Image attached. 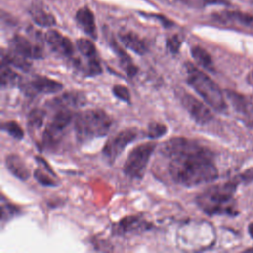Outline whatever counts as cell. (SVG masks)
Here are the masks:
<instances>
[{"instance_id":"1","label":"cell","mask_w":253,"mask_h":253,"mask_svg":"<svg viewBox=\"0 0 253 253\" xmlns=\"http://www.w3.org/2000/svg\"><path fill=\"white\" fill-rule=\"evenodd\" d=\"M160 153L170 159L169 175L181 186L196 187L212 182L218 177L212 152L197 141L173 137L161 145Z\"/></svg>"},{"instance_id":"2","label":"cell","mask_w":253,"mask_h":253,"mask_svg":"<svg viewBox=\"0 0 253 253\" xmlns=\"http://www.w3.org/2000/svg\"><path fill=\"white\" fill-rule=\"evenodd\" d=\"M239 181L234 180L211 186L196 198L198 207L209 215L235 214L234 194Z\"/></svg>"},{"instance_id":"3","label":"cell","mask_w":253,"mask_h":253,"mask_svg":"<svg viewBox=\"0 0 253 253\" xmlns=\"http://www.w3.org/2000/svg\"><path fill=\"white\" fill-rule=\"evenodd\" d=\"M185 67L187 83L211 109L216 112H224L227 109V105L218 85L191 62H186Z\"/></svg>"},{"instance_id":"4","label":"cell","mask_w":253,"mask_h":253,"mask_svg":"<svg viewBox=\"0 0 253 253\" xmlns=\"http://www.w3.org/2000/svg\"><path fill=\"white\" fill-rule=\"evenodd\" d=\"M112 125L109 115L103 110H87L75 116L74 130L79 142H87L108 134Z\"/></svg>"},{"instance_id":"5","label":"cell","mask_w":253,"mask_h":253,"mask_svg":"<svg viewBox=\"0 0 253 253\" xmlns=\"http://www.w3.org/2000/svg\"><path fill=\"white\" fill-rule=\"evenodd\" d=\"M156 143L146 142L135 146L127 155L124 163L123 171L126 176L140 180L143 178L150 156L156 148Z\"/></svg>"},{"instance_id":"6","label":"cell","mask_w":253,"mask_h":253,"mask_svg":"<svg viewBox=\"0 0 253 253\" xmlns=\"http://www.w3.org/2000/svg\"><path fill=\"white\" fill-rule=\"evenodd\" d=\"M73 118L70 109L56 108V112L46 124L42 136V145L45 148L54 147L61 140L64 130Z\"/></svg>"},{"instance_id":"7","label":"cell","mask_w":253,"mask_h":253,"mask_svg":"<svg viewBox=\"0 0 253 253\" xmlns=\"http://www.w3.org/2000/svg\"><path fill=\"white\" fill-rule=\"evenodd\" d=\"M137 134L138 132L136 128H126L120 131L106 142L102 152L110 164L115 162V160L122 154L125 148L137 137Z\"/></svg>"},{"instance_id":"8","label":"cell","mask_w":253,"mask_h":253,"mask_svg":"<svg viewBox=\"0 0 253 253\" xmlns=\"http://www.w3.org/2000/svg\"><path fill=\"white\" fill-rule=\"evenodd\" d=\"M181 104L197 124H208L213 118L211 110L191 94L184 93L181 96Z\"/></svg>"},{"instance_id":"9","label":"cell","mask_w":253,"mask_h":253,"mask_svg":"<svg viewBox=\"0 0 253 253\" xmlns=\"http://www.w3.org/2000/svg\"><path fill=\"white\" fill-rule=\"evenodd\" d=\"M76 45L79 52L87 59V64L82 72L86 76H96L102 73V66L100 64L97 50L94 43L87 39H79L76 41Z\"/></svg>"},{"instance_id":"10","label":"cell","mask_w":253,"mask_h":253,"mask_svg":"<svg viewBox=\"0 0 253 253\" xmlns=\"http://www.w3.org/2000/svg\"><path fill=\"white\" fill-rule=\"evenodd\" d=\"M63 85L45 76L35 75L24 84V90L27 94H54L61 91Z\"/></svg>"},{"instance_id":"11","label":"cell","mask_w":253,"mask_h":253,"mask_svg":"<svg viewBox=\"0 0 253 253\" xmlns=\"http://www.w3.org/2000/svg\"><path fill=\"white\" fill-rule=\"evenodd\" d=\"M11 50L26 57L40 59L43 56L42 46L39 42H33L21 35H15L10 41Z\"/></svg>"},{"instance_id":"12","label":"cell","mask_w":253,"mask_h":253,"mask_svg":"<svg viewBox=\"0 0 253 253\" xmlns=\"http://www.w3.org/2000/svg\"><path fill=\"white\" fill-rule=\"evenodd\" d=\"M45 41L54 52L61 56L72 58L74 54V47L68 38L62 36L55 30H49L45 34Z\"/></svg>"},{"instance_id":"13","label":"cell","mask_w":253,"mask_h":253,"mask_svg":"<svg viewBox=\"0 0 253 253\" xmlns=\"http://www.w3.org/2000/svg\"><path fill=\"white\" fill-rule=\"evenodd\" d=\"M151 227V224L142 219L140 216H126L121 219L116 227L114 228L115 233L117 234H127V233H135L142 230H147Z\"/></svg>"},{"instance_id":"14","label":"cell","mask_w":253,"mask_h":253,"mask_svg":"<svg viewBox=\"0 0 253 253\" xmlns=\"http://www.w3.org/2000/svg\"><path fill=\"white\" fill-rule=\"evenodd\" d=\"M76 22L80 29L93 40L97 39V28L95 24V17L88 7H82L76 12Z\"/></svg>"},{"instance_id":"15","label":"cell","mask_w":253,"mask_h":253,"mask_svg":"<svg viewBox=\"0 0 253 253\" xmlns=\"http://www.w3.org/2000/svg\"><path fill=\"white\" fill-rule=\"evenodd\" d=\"M86 98L83 94L79 92H66L62 94L61 96L51 100L49 102V106L52 108H67V109H72V108H79L85 105Z\"/></svg>"},{"instance_id":"16","label":"cell","mask_w":253,"mask_h":253,"mask_svg":"<svg viewBox=\"0 0 253 253\" xmlns=\"http://www.w3.org/2000/svg\"><path fill=\"white\" fill-rule=\"evenodd\" d=\"M5 164L9 172L21 181H26L30 178V171L23 161V159L17 154H9L6 156Z\"/></svg>"},{"instance_id":"17","label":"cell","mask_w":253,"mask_h":253,"mask_svg":"<svg viewBox=\"0 0 253 253\" xmlns=\"http://www.w3.org/2000/svg\"><path fill=\"white\" fill-rule=\"evenodd\" d=\"M119 38H120V41L122 42V43L126 47L129 48L130 50L134 51L135 53H137L139 55H143L148 51V47H147V44L145 43V42L132 32L126 31V32L120 33Z\"/></svg>"},{"instance_id":"18","label":"cell","mask_w":253,"mask_h":253,"mask_svg":"<svg viewBox=\"0 0 253 253\" xmlns=\"http://www.w3.org/2000/svg\"><path fill=\"white\" fill-rule=\"evenodd\" d=\"M225 94L238 113L245 116L248 120L253 121V105L248 99L231 90H226Z\"/></svg>"},{"instance_id":"19","label":"cell","mask_w":253,"mask_h":253,"mask_svg":"<svg viewBox=\"0 0 253 253\" xmlns=\"http://www.w3.org/2000/svg\"><path fill=\"white\" fill-rule=\"evenodd\" d=\"M111 47L113 48V50L115 51V53L119 57L120 65L124 69V71L129 77H133L137 73L138 68L134 65V63L132 62L131 58L128 56V54L126 53V51L115 41L111 42Z\"/></svg>"},{"instance_id":"20","label":"cell","mask_w":253,"mask_h":253,"mask_svg":"<svg viewBox=\"0 0 253 253\" xmlns=\"http://www.w3.org/2000/svg\"><path fill=\"white\" fill-rule=\"evenodd\" d=\"M1 62L6 63L10 66H14L23 71H29L31 68V63L27 60V58L14 52L13 50L5 51L4 49H2Z\"/></svg>"},{"instance_id":"21","label":"cell","mask_w":253,"mask_h":253,"mask_svg":"<svg viewBox=\"0 0 253 253\" xmlns=\"http://www.w3.org/2000/svg\"><path fill=\"white\" fill-rule=\"evenodd\" d=\"M29 12L33 21L39 26L51 27L55 25L54 17L50 13L46 12L41 5H33Z\"/></svg>"},{"instance_id":"22","label":"cell","mask_w":253,"mask_h":253,"mask_svg":"<svg viewBox=\"0 0 253 253\" xmlns=\"http://www.w3.org/2000/svg\"><path fill=\"white\" fill-rule=\"evenodd\" d=\"M191 53H192V56L195 59V61L200 66H202L204 69H206L208 71H211V72L214 71V65H213L211 56L205 48H203L199 45H195L191 48Z\"/></svg>"},{"instance_id":"23","label":"cell","mask_w":253,"mask_h":253,"mask_svg":"<svg viewBox=\"0 0 253 253\" xmlns=\"http://www.w3.org/2000/svg\"><path fill=\"white\" fill-rule=\"evenodd\" d=\"M220 17L226 21L235 22L253 29V15L251 14L239 11H225L220 15Z\"/></svg>"},{"instance_id":"24","label":"cell","mask_w":253,"mask_h":253,"mask_svg":"<svg viewBox=\"0 0 253 253\" xmlns=\"http://www.w3.org/2000/svg\"><path fill=\"white\" fill-rule=\"evenodd\" d=\"M20 76L12 70L10 65L1 62L0 67V80H1V87H12L16 84L20 83Z\"/></svg>"},{"instance_id":"25","label":"cell","mask_w":253,"mask_h":253,"mask_svg":"<svg viewBox=\"0 0 253 253\" xmlns=\"http://www.w3.org/2000/svg\"><path fill=\"white\" fill-rule=\"evenodd\" d=\"M43 163H44L45 171L38 168L34 172V177L42 186H45V187H55L56 183H55L54 179L51 178V176L54 177L55 174L53 173V171L50 169V167L48 166V164H46V162L44 160H43Z\"/></svg>"},{"instance_id":"26","label":"cell","mask_w":253,"mask_h":253,"mask_svg":"<svg viewBox=\"0 0 253 253\" xmlns=\"http://www.w3.org/2000/svg\"><path fill=\"white\" fill-rule=\"evenodd\" d=\"M46 113L43 110L41 109H34L30 112L29 116H28V126L29 128L32 130L34 129H39L44 121Z\"/></svg>"},{"instance_id":"27","label":"cell","mask_w":253,"mask_h":253,"mask_svg":"<svg viewBox=\"0 0 253 253\" xmlns=\"http://www.w3.org/2000/svg\"><path fill=\"white\" fill-rule=\"evenodd\" d=\"M2 130L6 131L9 135L17 140H21L24 137V130L20 126V125L15 121H7L4 122L1 126Z\"/></svg>"},{"instance_id":"28","label":"cell","mask_w":253,"mask_h":253,"mask_svg":"<svg viewBox=\"0 0 253 253\" xmlns=\"http://www.w3.org/2000/svg\"><path fill=\"white\" fill-rule=\"evenodd\" d=\"M19 212H20V210L17 206L10 204L8 202L5 203V199L2 198V203H1V221L2 222L11 219Z\"/></svg>"},{"instance_id":"29","label":"cell","mask_w":253,"mask_h":253,"mask_svg":"<svg viewBox=\"0 0 253 253\" xmlns=\"http://www.w3.org/2000/svg\"><path fill=\"white\" fill-rule=\"evenodd\" d=\"M167 132V126L158 122H152L147 126V136L150 139H157Z\"/></svg>"},{"instance_id":"30","label":"cell","mask_w":253,"mask_h":253,"mask_svg":"<svg viewBox=\"0 0 253 253\" xmlns=\"http://www.w3.org/2000/svg\"><path fill=\"white\" fill-rule=\"evenodd\" d=\"M181 2L191 8H203L208 5H214V4H227V0H181Z\"/></svg>"},{"instance_id":"31","label":"cell","mask_w":253,"mask_h":253,"mask_svg":"<svg viewBox=\"0 0 253 253\" xmlns=\"http://www.w3.org/2000/svg\"><path fill=\"white\" fill-rule=\"evenodd\" d=\"M113 94L115 95L116 98H118L119 100L130 104L131 102V98H130V92L129 90L124 86V85H115L113 87Z\"/></svg>"},{"instance_id":"32","label":"cell","mask_w":253,"mask_h":253,"mask_svg":"<svg viewBox=\"0 0 253 253\" xmlns=\"http://www.w3.org/2000/svg\"><path fill=\"white\" fill-rule=\"evenodd\" d=\"M166 45H167V48L172 53H177L181 45V40L178 38V36H173L167 40Z\"/></svg>"},{"instance_id":"33","label":"cell","mask_w":253,"mask_h":253,"mask_svg":"<svg viewBox=\"0 0 253 253\" xmlns=\"http://www.w3.org/2000/svg\"><path fill=\"white\" fill-rule=\"evenodd\" d=\"M237 180L239 182L243 181V182H250L253 181V168H250L248 170H246L245 172L241 173L238 177H236Z\"/></svg>"},{"instance_id":"34","label":"cell","mask_w":253,"mask_h":253,"mask_svg":"<svg viewBox=\"0 0 253 253\" xmlns=\"http://www.w3.org/2000/svg\"><path fill=\"white\" fill-rule=\"evenodd\" d=\"M248 232H249L250 236L253 237V223L249 224V226H248Z\"/></svg>"},{"instance_id":"35","label":"cell","mask_w":253,"mask_h":253,"mask_svg":"<svg viewBox=\"0 0 253 253\" xmlns=\"http://www.w3.org/2000/svg\"><path fill=\"white\" fill-rule=\"evenodd\" d=\"M247 251L248 252H253V248H249V249H247Z\"/></svg>"}]
</instances>
